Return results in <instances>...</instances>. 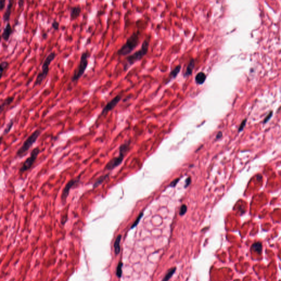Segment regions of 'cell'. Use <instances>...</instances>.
I'll return each instance as SVG.
<instances>
[{
	"mask_svg": "<svg viewBox=\"0 0 281 281\" xmlns=\"http://www.w3.org/2000/svg\"><path fill=\"white\" fill-rule=\"evenodd\" d=\"M149 40H145L142 43L140 49L133 54H130L126 58V62L124 64V71H126L136 62L140 61L146 55L149 50Z\"/></svg>",
	"mask_w": 281,
	"mask_h": 281,
	"instance_id": "1",
	"label": "cell"
},
{
	"mask_svg": "<svg viewBox=\"0 0 281 281\" xmlns=\"http://www.w3.org/2000/svg\"><path fill=\"white\" fill-rule=\"evenodd\" d=\"M140 33V31L133 32L128 38L126 42L120 47L117 52L119 56H125L131 54L139 45Z\"/></svg>",
	"mask_w": 281,
	"mask_h": 281,
	"instance_id": "2",
	"label": "cell"
},
{
	"mask_svg": "<svg viewBox=\"0 0 281 281\" xmlns=\"http://www.w3.org/2000/svg\"><path fill=\"white\" fill-rule=\"evenodd\" d=\"M41 131L40 130H36L34 131L23 142L22 146L20 147L16 152V157L21 158L25 155L29 151L30 148L33 146V145L36 142L37 138L41 135Z\"/></svg>",
	"mask_w": 281,
	"mask_h": 281,
	"instance_id": "3",
	"label": "cell"
},
{
	"mask_svg": "<svg viewBox=\"0 0 281 281\" xmlns=\"http://www.w3.org/2000/svg\"><path fill=\"white\" fill-rule=\"evenodd\" d=\"M91 56V53L88 51L82 53L80 63L78 65L76 70L74 71L73 75L71 77V81L74 82L77 81L85 74L86 69L88 64V58Z\"/></svg>",
	"mask_w": 281,
	"mask_h": 281,
	"instance_id": "4",
	"label": "cell"
},
{
	"mask_svg": "<svg viewBox=\"0 0 281 281\" xmlns=\"http://www.w3.org/2000/svg\"><path fill=\"white\" fill-rule=\"evenodd\" d=\"M56 56V54L54 52L50 53L47 56L46 58L44 60V62L42 66L41 71L39 73V74L36 77L34 85V87L38 85H40L42 82L45 80L49 72L50 65L51 64V62L55 59Z\"/></svg>",
	"mask_w": 281,
	"mask_h": 281,
	"instance_id": "5",
	"label": "cell"
},
{
	"mask_svg": "<svg viewBox=\"0 0 281 281\" xmlns=\"http://www.w3.org/2000/svg\"><path fill=\"white\" fill-rule=\"evenodd\" d=\"M41 152L39 147L34 148L31 152L30 155L24 162L19 170V174H23L25 172L29 170L35 163L37 157Z\"/></svg>",
	"mask_w": 281,
	"mask_h": 281,
	"instance_id": "6",
	"label": "cell"
},
{
	"mask_svg": "<svg viewBox=\"0 0 281 281\" xmlns=\"http://www.w3.org/2000/svg\"><path fill=\"white\" fill-rule=\"evenodd\" d=\"M121 99H122V96L120 94H117L112 100L108 102L101 111L100 116L107 115V114L108 113L109 111L113 110L119 104V103L120 102Z\"/></svg>",
	"mask_w": 281,
	"mask_h": 281,
	"instance_id": "7",
	"label": "cell"
},
{
	"mask_svg": "<svg viewBox=\"0 0 281 281\" xmlns=\"http://www.w3.org/2000/svg\"><path fill=\"white\" fill-rule=\"evenodd\" d=\"M80 178L78 177L76 179H73L71 180L67 183V184L65 185L64 188L63 189V191L62 193V196H61V199L63 203H65L66 201V199L67 198L69 193L70 192V189L74 186L76 183H77L79 181Z\"/></svg>",
	"mask_w": 281,
	"mask_h": 281,
	"instance_id": "8",
	"label": "cell"
},
{
	"mask_svg": "<svg viewBox=\"0 0 281 281\" xmlns=\"http://www.w3.org/2000/svg\"><path fill=\"white\" fill-rule=\"evenodd\" d=\"M124 154L119 153V155L118 157L112 159L106 165L105 170H113L115 168L117 167V166H119L122 163L124 158Z\"/></svg>",
	"mask_w": 281,
	"mask_h": 281,
	"instance_id": "9",
	"label": "cell"
},
{
	"mask_svg": "<svg viewBox=\"0 0 281 281\" xmlns=\"http://www.w3.org/2000/svg\"><path fill=\"white\" fill-rule=\"evenodd\" d=\"M81 12V7L78 6H74L71 7L70 11V20H74L79 17Z\"/></svg>",
	"mask_w": 281,
	"mask_h": 281,
	"instance_id": "10",
	"label": "cell"
},
{
	"mask_svg": "<svg viewBox=\"0 0 281 281\" xmlns=\"http://www.w3.org/2000/svg\"><path fill=\"white\" fill-rule=\"evenodd\" d=\"M13 33L12 31V27L11 25V24L10 22H7V23L6 25V26L4 29V30L1 35L2 38L5 40V41H8L11 35Z\"/></svg>",
	"mask_w": 281,
	"mask_h": 281,
	"instance_id": "11",
	"label": "cell"
},
{
	"mask_svg": "<svg viewBox=\"0 0 281 281\" xmlns=\"http://www.w3.org/2000/svg\"><path fill=\"white\" fill-rule=\"evenodd\" d=\"M13 3V2L12 1H10L8 2V3L7 8H6V11L3 16V21L5 22H9V20H10V17H11V13H12Z\"/></svg>",
	"mask_w": 281,
	"mask_h": 281,
	"instance_id": "12",
	"label": "cell"
},
{
	"mask_svg": "<svg viewBox=\"0 0 281 281\" xmlns=\"http://www.w3.org/2000/svg\"><path fill=\"white\" fill-rule=\"evenodd\" d=\"M14 100V97H8L0 105V115L4 111L5 108L8 105H10Z\"/></svg>",
	"mask_w": 281,
	"mask_h": 281,
	"instance_id": "13",
	"label": "cell"
},
{
	"mask_svg": "<svg viewBox=\"0 0 281 281\" xmlns=\"http://www.w3.org/2000/svg\"><path fill=\"white\" fill-rule=\"evenodd\" d=\"M206 77V75L204 73L200 72L197 74V75L195 77V82L198 85H202L205 82Z\"/></svg>",
	"mask_w": 281,
	"mask_h": 281,
	"instance_id": "14",
	"label": "cell"
},
{
	"mask_svg": "<svg viewBox=\"0 0 281 281\" xmlns=\"http://www.w3.org/2000/svg\"><path fill=\"white\" fill-rule=\"evenodd\" d=\"M194 64H195L194 60L193 59H192L190 60L189 64L188 65L186 73L184 74V76L186 77V76H189L192 74V71H193V68L194 67Z\"/></svg>",
	"mask_w": 281,
	"mask_h": 281,
	"instance_id": "15",
	"label": "cell"
},
{
	"mask_svg": "<svg viewBox=\"0 0 281 281\" xmlns=\"http://www.w3.org/2000/svg\"><path fill=\"white\" fill-rule=\"evenodd\" d=\"M121 236L120 234L118 235L116 240H115V243H114V249H115V253L116 255L119 254L120 252V242L121 240Z\"/></svg>",
	"mask_w": 281,
	"mask_h": 281,
	"instance_id": "16",
	"label": "cell"
},
{
	"mask_svg": "<svg viewBox=\"0 0 281 281\" xmlns=\"http://www.w3.org/2000/svg\"><path fill=\"white\" fill-rule=\"evenodd\" d=\"M14 119L12 118V119L10 120V121H9V123L7 124V126H6V128L5 129V130L2 134V136H3L4 135H7L11 131V130L12 129V127L14 125Z\"/></svg>",
	"mask_w": 281,
	"mask_h": 281,
	"instance_id": "17",
	"label": "cell"
},
{
	"mask_svg": "<svg viewBox=\"0 0 281 281\" xmlns=\"http://www.w3.org/2000/svg\"><path fill=\"white\" fill-rule=\"evenodd\" d=\"M109 176V174H107V175H103L100 176V178L94 183V186H93L94 188L97 187L98 186L100 185L103 182L105 181L108 178Z\"/></svg>",
	"mask_w": 281,
	"mask_h": 281,
	"instance_id": "18",
	"label": "cell"
},
{
	"mask_svg": "<svg viewBox=\"0 0 281 281\" xmlns=\"http://www.w3.org/2000/svg\"><path fill=\"white\" fill-rule=\"evenodd\" d=\"M9 63L7 61H3L0 63V80L3 76V74L5 70L8 67Z\"/></svg>",
	"mask_w": 281,
	"mask_h": 281,
	"instance_id": "19",
	"label": "cell"
},
{
	"mask_svg": "<svg viewBox=\"0 0 281 281\" xmlns=\"http://www.w3.org/2000/svg\"><path fill=\"white\" fill-rule=\"evenodd\" d=\"M130 142H126V143H125L123 144L122 145H121V146L119 148V153H121V154H125V153L128 152V151L129 150V146H130Z\"/></svg>",
	"mask_w": 281,
	"mask_h": 281,
	"instance_id": "20",
	"label": "cell"
},
{
	"mask_svg": "<svg viewBox=\"0 0 281 281\" xmlns=\"http://www.w3.org/2000/svg\"><path fill=\"white\" fill-rule=\"evenodd\" d=\"M181 68V66L180 65H178V66H177L176 68H175L170 73V79H172V78H175V77H176L177 76V74L179 73V72L180 71Z\"/></svg>",
	"mask_w": 281,
	"mask_h": 281,
	"instance_id": "21",
	"label": "cell"
},
{
	"mask_svg": "<svg viewBox=\"0 0 281 281\" xmlns=\"http://www.w3.org/2000/svg\"><path fill=\"white\" fill-rule=\"evenodd\" d=\"M262 248H263L262 244L260 242H256V243H254L252 246V248L253 249V250L254 251L257 252L259 254L261 253V250H262Z\"/></svg>",
	"mask_w": 281,
	"mask_h": 281,
	"instance_id": "22",
	"label": "cell"
},
{
	"mask_svg": "<svg viewBox=\"0 0 281 281\" xmlns=\"http://www.w3.org/2000/svg\"><path fill=\"white\" fill-rule=\"evenodd\" d=\"M176 271V268L174 267V268H172V269H171L168 272V273L166 274V275L164 277V279L163 280V281H168V280L170 279V278L172 277V276L174 275V274L175 273Z\"/></svg>",
	"mask_w": 281,
	"mask_h": 281,
	"instance_id": "23",
	"label": "cell"
},
{
	"mask_svg": "<svg viewBox=\"0 0 281 281\" xmlns=\"http://www.w3.org/2000/svg\"><path fill=\"white\" fill-rule=\"evenodd\" d=\"M122 266H123V263L121 262H119L117 265V272H116V275L118 278H120L122 276Z\"/></svg>",
	"mask_w": 281,
	"mask_h": 281,
	"instance_id": "24",
	"label": "cell"
},
{
	"mask_svg": "<svg viewBox=\"0 0 281 281\" xmlns=\"http://www.w3.org/2000/svg\"><path fill=\"white\" fill-rule=\"evenodd\" d=\"M143 212H141L140 214L138 215V217H137V219H136V220H135V221L134 222V223H133V225H132V226H131V228H134V227H136V226H137V225L138 224V223H139V222H140V221L141 218H142V217H143Z\"/></svg>",
	"mask_w": 281,
	"mask_h": 281,
	"instance_id": "25",
	"label": "cell"
},
{
	"mask_svg": "<svg viewBox=\"0 0 281 281\" xmlns=\"http://www.w3.org/2000/svg\"><path fill=\"white\" fill-rule=\"evenodd\" d=\"M187 206L185 204L182 205L181 207L180 208V215L181 216L184 215L186 214V212H187Z\"/></svg>",
	"mask_w": 281,
	"mask_h": 281,
	"instance_id": "26",
	"label": "cell"
},
{
	"mask_svg": "<svg viewBox=\"0 0 281 281\" xmlns=\"http://www.w3.org/2000/svg\"><path fill=\"white\" fill-rule=\"evenodd\" d=\"M52 27L53 28L56 30H58L59 27V23L56 20H54L53 22L52 23Z\"/></svg>",
	"mask_w": 281,
	"mask_h": 281,
	"instance_id": "27",
	"label": "cell"
},
{
	"mask_svg": "<svg viewBox=\"0 0 281 281\" xmlns=\"http://www.w3.org/2000/svg\"><path fill=\"white\" fill-rule=\"evenodd\" d=\"M246 120H246V119H244V120H243V121L242 122V123H241L240 126V128H239V130H238L239 132L242 131L243 130V129L244 128V127H245V126H246Z\"/></svg>",
	"mask_w": 281,
	"mask_h": 281,
	"instance_id": "28",
	"label": "cell"
},
{
	"mask_svg": "<svg viewBox=\"0 0 281 281\" xmlns=\"http://www.w3.org/2000/svg\"><path fill=\"white\" fill-rule=\"evenodd\" d=\"M272 114H273V111H270L269 114L267 115V116L266 117H265V119H264V121H263V123L264 124H266L267 122H268V121L269 120V119L271 118L272 116Z\"/></svg>",
	"mask_w": 281,
	"mask_h": 281,
	"instance_id": "29",
	"label": "cell"
},
{
	"mask_svg": "<svg viewBox=\"0 0 281 281\" xmlns=\"http://www.w3.org/2000/svg\"><path fill=\"white\" fill-rule=\"evenodd\" d=\"M6 5V1L5 0H1L0 1V11H2Z\"/></svg>",
	"mask_w": 281,
	"mask_h": 281,
	"instance_id": "30",
	"label": "cell"
},
{
	"mask_svg": "<svg viewBox=\"0 0 281 281\" xmlns=\"http://www.w3.org/2000/svg\"><path fill=\"white\" fill-rule=\"evenodd\" d=\"M180 180V179L178 178V179H176L175 180H174L173 181L171 182V183H170V186L171 187H174L175 186H176V185L177 184L178 182Z\"/></svg>",
	"mask_w": 281,
	"mask_h": 281,
	"instance_id": "31",
	"label": "cell"
},
{
	"mask_svg": "<svg viewBox=\"0 0 281 281\" xmlns=\"http://www.w3.org/2000/svg\"><path fill=\"white\" fill-rule=\"evenodd\" d=\"M191 178L190 177H189L186 180V184H185V187H187L188 186L191 184Z\"/></svg>",
	"mask_w": 281,
	"mask_h": 281,
	"instance_id": "32",
	"label": "cell"
},
{
	"mask_svg": "<svg viewBox=\"0 0 281 281\" xmlns=\"http://www.w3.org/2000/svg\"><path fill=\"white\" fill-rule=\"evenodd\" d=\"M223 137V132L220 131L218 132V134H217V137H216V138L217 139H219V138H221V137Z\"/></svg>",
	"mask_w": 281,
	"mask_h": 281,
	"instance_id": "33",
	"label": "cell"
},
{
	"mask_svg": "<svg viewBox=\"0 0 281 281\" xmlns=\"http://www.w3.org/2000/svg\"><path fill=\"white\" fill-rule=\"evenodd\" d=\"M24 1H18V6L19 8H21L24 6Z\"/></svg>",
	"mask_w": 281,
	"mask_h": 281,
	"instance_id": "34",
	"label": "cell"
},
{
	"mask_svg": "<svg viewBox=\"0 0 281 281\" xmlns=\"http://www.w3.org/2000/svg\"><path fill=\"white\" fill-rule=\"evenodd\" d=\"M3 140V136L2 135H1V136H0V144H1V143L2 142Z\"/></svg>",
	"mask_w": 281,
	"mask_h": 281,
	"instance_id": "35",
	"label": "cell"
},
{
	"mask_svg": "<svg viewBox=\"0 0 281 281\" xmlns=\"http://www.w3.org/2000/svg\"><path fill=\"white\" fill-rule=\"evenodd\" d=\"M1 30L0 29V43H1V38H2V36H1Z\"/></svg>",
	"mask_w": 281,
	"mask_h": 281,
	"instance_id": "36",
	"label": "cell"
}]
</instances>
